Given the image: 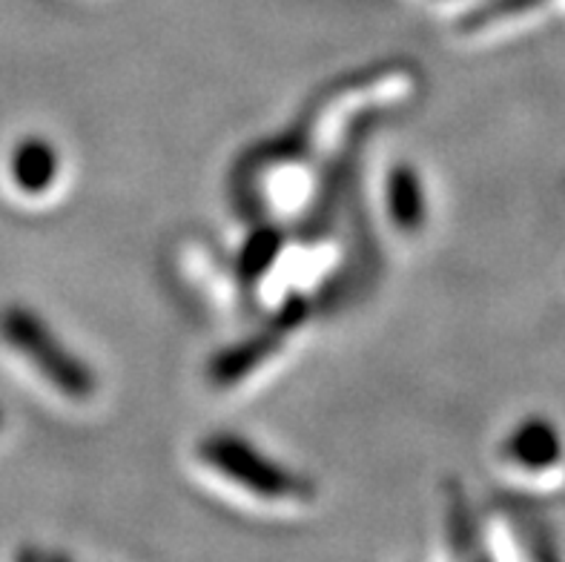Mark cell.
Returning a JSON list of instances; mask_svg holds the SVG:
<instances>
[{
  "label": "cell",
  "mask_w": 565,
  "mask_h": 562,
  "mask_svg": "<svg viewBox=\"0 0 565 562\" xmlns=\"http://www.w3.org/2000/svg\"><path fill=\"white\" fill-rule=\"evenodd\" d=\"M0 339L21 353L46 382L55 388L61 396H70L75 402H84L95 393L93 368H86L70 348L55 336V330L46 325L38 314H32L26 305H7L0 310Z\"/></svg>",
  "instance_id": "6da1fadb"
},
{
  "label": "cell",
  "mask_w": 565,
  "mask_h": 562,
  "mask_svg": "<svg viewBox=\"0 0 565 562\" xmlns=\"http://www.w3.org/2000/svg\"><path fill=\"white\" fill-rule=\"evenodd\" d=\"M0 422H3V411H0Z\"/></svg>",
  "instance_id": "8992f818"
},
{
  "label": "cell",
  "mask_w": 565,
  "mask_h": 562,
  "mask_svg": "<svg viewBox=\"0 0 565 562\" xmlns=\"http://www.w3.org/2000/svg\"><path fill=\"white\" fill-rule=\"evenodd\" d=\"M509 456L525 468H540L545 463L552 465L557 459L554 431L545 427V422H523V427H516L509 439Z\"/></svg>",
  "instance_id": "5b68a950"
},
{
  "label": "cell",
  "mask_w": 565,
  "mask_h": 562,
  "mask_svg": "<svg viewBox=\"0 0 565 562\" xmlns=\"http://www.w3.org/2000/svg\"><path fill=\"white\" fill-rule=\"evenodd\" d=\"M387 206H391V215H394V224L402 230H419L425 221V199L419 179L414 176V170L408 167H399V170L391 176V187H387Z\"/></svg>",
  "instance_id": "277c9868"
},
{
  "label": "cell",
  "mask_w": 565,
  "mask_h": 562,
  "mask_svg": "<svg viewBox=\"0 0 565 562\" xmlns=\"http://www.w3.org/2000/svg\"><path fill=\"white\" fill-rule=\"evenodd\" d=\"M201 459L230 479L233 485L250 491L258 499L270 502H308L313 499V485L276 459L256 450V445L244 442L242 436L215 434L201 442Z\"/></svg>",
  "instance_id": "7a4b0ae2"
},
{
  "label": "cell",
  "mask_w": 565,
  "mask_h": 562,
  "mask_svg": "<svg viewBox=\"0 0 565 562\" xmlns=\"http://www.w3.org/2000/svg\"><path fill=\"white\" fill-rule=\"evenodd\" d=\"M9 176L12 184L26 195H41L57 179V152L46 138L29 136L14 144L9 156Z\"/></svg>",
  "instance_id": "3957f363"
}]
</instances>
